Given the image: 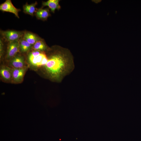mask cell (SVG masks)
Returning a JSON list of instances; mask_svg holds the SVG:
<instances>
[{"label": "cell", "instance_id": "11", "mask_svg": "<svg viewBox=\"0 0 141 141\" xmlns=\"http://www.w3.org/2000/svg\"><path fill=\"white\" fill-rule=\"evenodd\" d=\"M60 0H49L46 2H43L42 7L45 6H48L50 9L51 11L54 13L55 10H59L61 7L59 3Z\"/></svg>", "mask_w": 141, "mask_h": 141}, {"label": "cell", "instance_id": "1", "mask_svg": "<svg viewBox=\"0 0 141 141\" xmlns=\"http://www.w3.org/2000/svg\"><path fill=\"white\" fill-rule=\"evenodd\" d=\"M65 52H56L51 55L44 67L49 78L54 81H58L66 74L70 64V58Z\"/></svg>", "mask_w": 141, "mask_h": 141}, {"label": "cell", "instance_id": "9", "mask_svg": "<svg viewBox=\"0 0 141 141\" xmlns=\"http://www.w3.org/2000/svg\"><path fill=\"white\" fill-rule=\"evenodd\" d=\"M49 9L48 8H42L37 9L35 13V15L38 19L46 20L50 15Z\"/></svg>", "mask_w": 141, "mask_h": 141}, {"label": "cell", "instance_id": "13", "mask_svg": "<svg viewBox=\"0 0 141 141\" xmlns=\"http://www.w3.org/2000/svg\"><path fill=\"white\" fill-rule=\"evenodd\" d=\"M37 2L31 4H28L26 3L23 6L24 12L26 14H27L33 16L36 10V6L37 4Z\"/></svg>", "mask_w": 141, "mask_h": 141}, {"label": "cell", "instance_id": "2", "mask_svg": "<svg viewBox=\"0 0 141 141\" xmlns=\"http://www.w3.org/2000/svg\"><path fill=\"white\" fill-rule=\"evenodd\" d=\"M27 58L28 64L36 68L44 67L48 60V58L44 51L35 50L29 52Z\"/></svg>", "mask_w": 141, "mask_h": 141}, {"label": "cell", "instance_id": "15", "mask_svg": "<svg viewBox=\"0 0 141 141\" xmlns=\"http://www.w3.org/2000/svg\"><path fill=\"white\" fill-rule=\"evenodd\" d=\"M3 44L2 40H0V59L2 58L3 54Z\"/></svg>", "mask_w": 141, "mask_h": 141}, {"label": "cell", "instance_id": "4", "mask_svg": "<svg viewBox=\"0 0 141 141\" xmlns=\"http://www.w3.org/2000/svg\"><path fill=\"white\" fill-rule=\"evenodd\" d=\"M19 40L9 42L7 47L6 60L8 62L19 52Z\"/></svg>", "mask_w": 141, "mask_h": 141}, {"label": "cell", "instance_id": "6", "mask_svg": "<svg viewBox=\"0 0 141 141\" xmlns=\"http://www.w3.org/2000/svg\"><path fill=\"white\" fill-rule=\"evenodd\" d=\"M11 68L12 73L11 83L16 84L21 83L23 81L27 67L21 68Z\"/></svg>", "mask_w": 141, "mask_h": 141}, {"label": "cell", "instance_id": "7", "mask_svg": "<svg viewBox=\"0 0 141 141\" xmlns=\"http://www.w3.org/2000/svg\"><path fill=\"white\" fill-rule=\"evenodd\" d=\"M0 10L2 11L11 13L14 14L18 18H19L18 13L20 9L15 7L10 0H7L0 5Z\"/></svg>", "mask_w": 141, "mask_h": 141}, {"label": "cell", "instance_id": "3", "mask_svg": "<svg viewBox=\"0 0 141 141\" xmlns=\"http://www.w3.org/2000/svg\"><path fill=\"white\" fill-rule=\"evenodd\" d=\"M1 33L5 40L9 42L20 40V39L23 36L24 32L14 30H9L1 31Z\"/></svg>", "mask_w": 141, "mask_h": 141}, {"label": "cell", "instance_id": "12", "mask_svg": "<svg viewBox=\"0 0 141 141\" xmlns=\"http://www.w3.org/2000/svg\"><path fill=\"white\" fill-rule=\"evenodd\" d=\"M19 42L20 53L26 52L32 49L33 45L23 39L20 40Z\"/></svg>", "mask_w": 141, "mask_h": 141}, {"label": "cell", "instance_id": "8", "mask_svg": "<svg viewBox=\"0 0 141 141\" xmlns=\"http://www.w3.org/2000/svg\"><path fill=\"white\" fill-rule=\"evenodd\" d=\"M0 74L1 79L7 83H11L12 79L11 68L9 67L2 65L0 69Z\"/></svg>", "mask_w": 141, "mask_h": 141}, {"label": "cell", "instance_id": "14", "mask_svg": "<svg viewBox=\"0 0 141 141\" xmlns=\"http://www.w3.org/2000/svg\"><path fill=\"white\" fill-rule=\"evenodd\" d=\"M32 50L41 51H45L47 49V47L42 39L36 42L32 46Z\"/></svg>", "mask_w": 141, "mask_h": 141}, {"label": "cell", "instance_id": "5", "mask_svg": "<svg viewBox=\"0 0 141 141\" xmlns=\"http://www.w3.org/2000/svg\"><path fill=\"white\" fill-rule=\"evenodd\" d=\"M8 62L11 68H21L27 67L24 57L18 53Z\"/></svg>", "mask_w": 141, "mask_h": 141}, {"label": "cell", "instance_id": "10", "mask_svg": "<svg viewBox=\"0 0 141 141\" xmlns=\"http://www.w3.org/2000/svg\"><path fill=\"white\" fill-rule=\"evenodd\" d=\"M23 37L24 39L32 45L37 41L42 39L36 34L29 32H24Z\"/></svg>", "mask_w": 141, "mask_h": 141}]
</instances>
